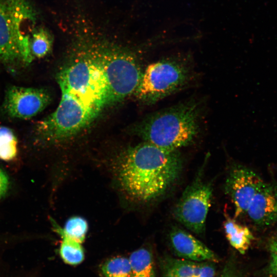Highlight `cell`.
<instances>
[{"instance_id":"9a60e30c","label":"cell","mask_w":277,"mask_h":277,"mask_svg":"<svg viewBox=\"0 0 277 277\" xmlns=\"http://www.w3.org/2000/svg\"><path fill=\"white\" fill-rule=\"evenodd\" d=\"M129 260L131 277H155L153 255L148 249L141 248L133 251Z\"/></svg>"},{"instance_id":"8992f818","label":"cell","mask_w":277,"mask_h":277,"mask_svg":"<svg viewBox=\"0 0 277 277\" xmlns=\"http://www.w3.org/2000/svg\"><path fill=\"white\" fill-rule=\"evenodd\" d=\"M212 192V184L204 181L200 173L185 188L174 207L175 219L192 232L204 233Z\"/></svg>"},{"instance_id":"44dd1931","label":"cell","mask_w":277,"mask_h":277,"mask_svg":"<svg viewBox=\"0 0 277 277\" xmlns=\"http://www.w3.org/2000/svg\"><path fill=\"white\" fill-rule=\"evenodd\" d=\"M9 185V179L6 173L0 167V198L7 193Z\"/></svg>"},{"instance_id":"277c9868","label":"cell","mask_w":277,"mask_h":277,"mask_svg":"<svg viewBox=\"0 0 277 277\" xmlns=\"http://www.w3.org/2000/svg\"><path fill=\"white\" fill-rule=\"evenodd\" d=\"M194 76L189 54L167 56L147 66L135 94L143 103L153 104L189 86Z\"/></svg>"},{"instance_id":"e0dca14e","label":"cell","mask_w":277,"mask_h":277,"mask_svg":"<svg viewBox=\"0 0 277 277\" xmlns=\"http://www.w3.org/2000/svg\"><path fill=\"white\" fill-rule=\"evenodd\" d=\"M53 37L44 27H36L30 43V48L33 58H41L47 55L52 50Z\"/></svg>"},{"instance_id":"cb8c5ba5","label":"cell","mask_w":277,"mask_h":277,"mask_svg":"<svg viewBox=\"0 0 277 277\" xmlns=\"http://www.w3.org/2000/svg\"><path fill=\"white\" fill-rule=\"evenodd\" d=\"M269 247L271 254L277 255V233L271 239Z\"/></svg>"},{"instance_id":"6da1fadb","label":"cell","mask_w":277,"mask_h":277,"mask_svg":"<svg viewBox=\"0 0 277 277\" xmlns=\"http://www.w3.org/2000/svg\"><path fill=\"white\" fill-rule=\"evenodd\" d=\"M57 81L62 97L56 109L39 121L35 131L49 143L62 141L89 125L107 104L105 81L93 55L81 56L61 70Z\"/></svg>"},{"instance_id":"5bb4252c","label":"cell","mask_w":277,"mask_h":277,"mask_svg":"<svg viewBox=\"0 0 277 277\" xmlns=\"http://www.w3.org/2000/svg\"><path fill=\"white\" fill-rule=\"evenodd\" d=\"M223 228L226 238L230 245L241 254L249 249L253 236L248 227L238 222L225 213Z\"/></svg>"},{"instance_id":"5b68a950","label":"cell","mask_w":277,"mask_h":277,"mask_svg":"<svg viewBox=\"0 0 277 277\" xmlns=\"http://www.w3.org/2000/svg\"><path fill=\"white\" fill-rule=\"evenodd\" d=\"M97 56L105 81L107 104L135 93L143 72L135 58L118 51H106Z\"/></svg>"},{"instance_id":"9c48e42d","label":"cell","mask_w":277,"mask_h":277,"mask_svg":"<svg viewBox=\"0 0 277 277\" xmlns=\"http://www.w3.org/2000/svg\"><path fill=\"white\" fill-rule=\"evenodd\" d=\"M14 33L24 63L30 64L34 58L30 43L32 34L37 27V13L29 0H6Z\"/></svg>"},{"instance_id":"7c38bea8","label":"cell","mask_w":277,"mask_h":277,"mask_svg":"<svg viewBox=\"0 0 277 277\" xmlns=\"http://www.w3.org/2000/svg\"><path fill=\"white\" fill-rule=\"evenodd\" d=\"M0 62L7 66L24 63L6 0H0Z\"/></svg>"},{"instance_id":"d6986e66","label":"cell","mask_w":277,"mask_h":277,"mask_svg":"<svg viewBox=\"0 0 277 277\" xmlns=\"http://www.w3.org/2000/svg\"><path fill=\"white\" fill-rule=\"evenodd\" d=\"M104 277H131V267L129 259L115 257L108 260L101 267Z\"/></svg>"},{"instance_id":"ba28073f","label":"cell","mask_w":277,"mask_h":277,"mask_svg":"<svg viewBox=\"0 0 277 277\" xmlns=\"http://www.w3.org/2000/svg\"><path fill=\"white\" fill-rule=\"evenodd\" d=\"M265 182L251 169L241 165L231 168L226 178L225 191L234 206V217L244 214L254 196Z\"/></svg>"},{"instance_id":"2e32d148","label":"cell","mask_w":277,"mask_h":277,"mask_svg":"<svg viewBox=\"0 0 277 277\" xmlns=\"http://www.w3.org/2000/svg\"><path fill=\"white\" fill-rule=\"evenodd\" d=\"M52 223L54 230L62 239L60 248V254L62 260L71 265L81 263L84 259V252L81 243L66 235L53 220Z\"/></svg>"},{"instance_id":"603a6c76","label":"cell","mask_w":277,"mask_h":277,"mask_svg":"<svg viewBox=\"0 0 277 277\" xmlns=\"http://www.w3.org/2000/svg\"><path fill=\"white\" fill-rule=\"evenodd\" d=\"M271 261L270 265V272L273 277H277V255L271 254Z\"/></svg>"},{"instance_id":"ffe728a7","label":"cell","mask_w":277,"mask_h":277,"mask_svg":"<svg viewBox=\"0 0 277 277\" xmlns=\"http://www.w3.org/2000/svg\"><path fill=\"white\" fill-rule=\"evenodd\" d=\"M88 225L86 220L80 216H73L66 222L62 232L67 236L81 243L85 239Z\"/></svg>"},{"instance_id":"30bf717a","label":"cell","mask_w":277,"mask_h":277,"mask_svg":"<svg viewBox=\"0 0 277 277\" xmlns=\"http://www.w3.org/2000/svg\"><path fill=\"white\" fill-rule=\"evenodd\" d=\"M169 241L174 253L181 259L196 262H215L217 255L206 245L188 232L172 227L169 233Z\"/></svg>"},{"instance_id":"4fadbf2b","label":"cell","mask_w":277,"mask_h":277,"mask_svg":"<svg viewBox=\"0 0 277 277\" xmlns=\"http://www.w3.org/2000/svg\"><path fill=\"white\" fill-rule=\"evenodd\" d=\"M213 262H196L167 257L162 265V277H215Z\"/></svg>"},{"instance_id":"7a4b0ae2","label":"cell","mask_w":277,"mask_h":277,"mask_svg":"<svg viewBox=\"0 0 277 277\" xmlns=\"http://www.w3.org/2000/svg\"><path fill=\"white\" fill-rule=\"evenodd\" d=\"M182 169L179 150H166L147 142L124 151L116 165L123 191L132 200L142 203L163 194L176 181Z\"/></svg>"},{"instance_id":"ac0fdd59","label":"cell","mask_w":277,"mask_h":277,"mask_svg":"<svg viewBox=\"0 0 277 277\" xmlns=\"http://www.w3.org/2000/svg\"><path fill=\"white\" fill-rule=\"evenodd\" d=\"M17 140L12 130L5 126L0 127V160L10 161L17 154Z\"/></svg>"},{"instance_id":"3957f363","label":"cell","mask_w":277,"mask_h":277,"mask_svg":"<svg viewBox=\"0 0 277 277\" xmlns=\"http://www.w3.org/2000/svg\"><path fill=\"white\" fill-rule=\"evenodd\" d=\"M203 105L191 98L157 111L139 127L145 142L169 151L192 144L201 130Z\"/></svg>"},{"instance_id":"52a82bcc","label":"cell","mask_w":277,"mask_h":277,"mask_svg":"<svg viewBox=\"0 0 277 277\" xmlns=\"http://www.w3.org/2000/svg\"><path fill=\"white\" fill-rule=\"evenodd\" d=\"M51 98L44 89L12 86L6 90L3 108L11 117L29 119L45 109Z\"/></svg>"},{"instance_id":"7402d4cb","label":"cell","mask_w":277,"mask_h":277,"mask_svg":"<svg viewBox=\"0 0 277 277\" xmlns=\"http://www.w3.org/2000/svg\"><path fill=\"white\" fill-rule=\"evenodd\" d=\"M218 277H239L234 264L231 261L226 263L222 272Z\"/></svg>"},{"instance_id":"8fae6325","label":"cell","mask_w":277,"mask_h":277,"mask_svg":"<svg viewBox=\"0 0 277 277\" xmlns=\"http://www.w3.org/2000/svg\"><path fill=\"white\" fill-rule=\"evenodd\" d=\"M250 220L261 227L277 222V185L264 183L257 191L246 211Z\"/></svg>"}]
</instances>
